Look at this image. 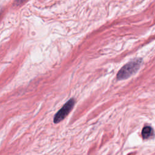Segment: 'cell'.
Wrapping results in <instances>:
<instances>
[{"mask_svg": "<svg viewBox=\"0 0 155 155\" xmlns=\"http://www.w3.org/2000/svg\"><path fill=\"white\" fill-rule=\"evenodd\" d=\"M142 62V59L140 58H135L128 62L118 71L117 79L118 80H124L130 77L139 70Z\"/></svg>", "mask_w": 155, "mask_h": 155, "instance_id": "cell-1", "label": "cell"}, {"mask_svg": "<svg viewBox=\"0 0 155 155\" xmlns=\"http://www.w3.org/2000/svg\"><path fill=\"white\" fill-rule=\"evenodd\" d=\"M74 104L75 101L73 98L69 99L54 115L53 119L54 123L58 124L64 120L71 111Z\"/></svg>", "mask_w": 155, "mask_h": 155, "instance_id": "cell-2", "label": "cell"}, {"mask_svg": "<svg viewBox=\"0 0 155 155\" xmlns=\"http://www.w3.org/2000/svg\"><path fill=\"white\" fill-rule=\"evenodd\" d=\"M154 134L153 129L150 126H145L142 131V136L143 139H148Z\"/></svg>", "mask_w": 155, "mask_h": 155, "instance_id": "cell-3", "label": "cell"}, {"mask_svg": "<svg viewBox=\"0 0 155 155\" xmlns=\"http://www.w3.org/2000/svg\"><path fill=\"white\" fill-rule=\"evenodd\" d=\"M24 1H25V0H15V4H16V5H19V4H21V3H22Z\"/></svg>", "mask_w": 155, "mask_h": 155, "instance_id": "cell-4", "label": "cell"}, {"mask_svg": "<svg viewBox=\"0 0 155 155\" xmlns=\"http://www.w3.org/2000/svg\"><path fill=\"white\" fill-rule=\"evenodd\" d=\"M0 13H1V12H0Z\"/></svg>", "mask_w": 155, "mask_h": 155, "instance_id": "cell-5", "label": "cell"}]
</instances>
